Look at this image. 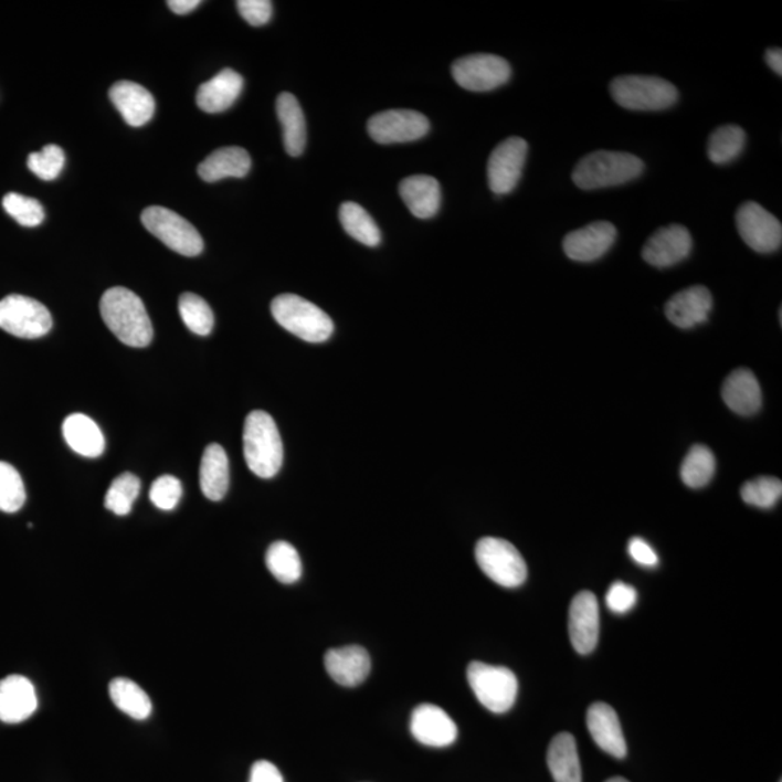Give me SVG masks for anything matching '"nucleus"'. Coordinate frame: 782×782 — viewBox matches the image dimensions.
<instances>
[{
    "label": "nucleus",
    "instance_id": "obj_1",
    "mask_svg": "<svg viewBox=\"0 0 782 782\" xmlns=\"http://www.w3.org/2000/svg\"><path fill=\"white\" fill-rule=\"evenodd\" d=\"M101 314L106 326L125 346L144 348L152 341L154 330L146 306L128 288H109L102 296Z\"/></svg>",
    "mask_w": 782,
    "mask_h": 782
},
{
    "label": "nucleus",
    "instance_id": "obj_2",
    "mask_svg": "<svg viewBox=\"0 0 782 782\" xmlns=\"http://www.w3.org/2000/svg\"><path fill=\"white\" fill-rule=\"evenodd\" d=\"M645 170V162L633 154L595 151L579 161L572 181L581 190H598L630 183Z\"/></svg>",
    "mask_w": 782,
    "mask_h": 782
},
{
    "label": "nucleus",
    "instance_id": "obj_3",
    "mask_svg": "<svg viewBox=\"0 0 782 782\" xmlns=\"http://www.w3.org/2000/svg\"><path fill=\"white\" fill-rule=\"evenodd\" d=\"M244 456L251 472L261 478H273L283 465V442L274 419L267 412L254 411L245 419Z\"/></svg>",
    "mask_w": 782,
    "mask_h": 782
},
{
    "label": "nucleus",
    "instance_id": "obj_4",
    "mask_svg": "<svg viewBox=\"0 0 782 782\" xmlns=\"http://www.w3.org/2000/svg\"><path fill=\"white\" fill-rule=\"evenodd\" d=\"M272 314L278 325L306 342H325L334 334L332 319L300 296H277L272 304Z\"/></svg>",
    "mask_w": 782,
    "mask_h": 782
},
{
    "label": "nucleus",
    "instance_id": "obj_5",
    "mask_svg": "<svg viewBox=\"0 0 782 782\" xmlns=\"http://www.w3.org/2000/svg\"><path fill=\"white\" fill-rule=\"evenodd\" d=\"M610 95L630 110H664L678 102L677 87L655 76H619L610 83Z\"/></svg>",
    "mask_w": 782,
    "mask_h": 782
},
{
    "label": "nucleus",
    "instance_id": "obj_6",
    "mask_svg": "<svg viewBox=\"0 0 782 782\" xmlns=\"http://www.w3.org/2000/svg\"><path fill=\"white\" fill-rule=\"evenodd\" d=\"M467 678L477 700L492 714L503 715L514 707L519 683L509 668L472 663L468 665Z\"/></svg>",
    "mask_w": 782,
    "mask_h": 782
},
{
    "label": "nucleus",
    "instance_id": "obj_7",
    "mask_svg": "<svg viewBox=\"0 0 782 782\" xmlns=\"http://www.w3.org/2000/svg\"><path fill=\"white\" fill-rule=\"evenodd\" d=\"M476 560L488 579L495 583L516 589L525 583L528 567L518 549L500 538L479 539L476 547Z\"/></svg>",
    "mask_w": 782,
    "mask_h": 782
},
{
    "label": "nucleus",
    "instance_id": "obj_8",
    "mask_svg": "<svg viewBox=\"0 0 782 782\" xmlns=\"http://www.w3.org/2000/svg\"><path fill=\"white\" fill-rule=\"evenodd\" d=\"M144 226L154 236L184 257H196L203 251V240L192 223L177 215L170 209L161 207L147 208L142 212Z\"/></svg>",
    "mask_w": 782,
    "mask_h": 782
},
{
    "label": "nucleus",
    "instance_id": "obj_9",
    "mask_svg": "<svg viewBox=\"0 0 782 782\" xmlns=\"http://www.w3.org/2000/svg\"><path fill=\"white\" fill-rule=\"evenodd\" d=\"M53 328L49 309L39 300L11 295L0 300V329L23 339L44 337Z\"/></svg>",
    "mask_w": 782,
    "mask_h": 782
},
{
    "label": "nucleus",
    "instance_id": "obj_10",
    "mask_svg": "<svg viewBox=\"0 0 782 782\" xmlns=\"http://www.w3.org/2000/svg\"><path fill=\"white\" fill-rule=\"evenodd\" d=\"M453 76L465 91L490 92L509 82L511 68L499 55L473 54L456 60Z\"/></svg>",
    "mask_w": 782,
    "mask_h": 782
},
{
    "label": "nucleus",
    "instance_id": "obj_11",
    "mask_svg": "<svg viewBox=\"0 0 782 782\" xmlns=\"http://www.w3.org/2000/svg\"><path fill=\"white\" fill-rule=\"evenodd\" d=\"M737 226L744 244L761 254L775 253L782 244V225L779 219L757 202L740 204Z\"/></svg>",
    "mask_w": 782,
    "mask_h": 782
},
{
    "label": "nucleus",
    "instance_id": "obj_12",
    "mask_svg": "<svg viewBox=\"0 0 782 782\" xmlns=\"http://www.w3.org/2000/svg\"><path fill=\"white\" fill-rule=\"evenodd\" d=\"M430 120L416 110L394 109L372 116L367 125L376 142L400 144L418 141L430 133Z\"/></svg>",
    "mask_w": 782,
    "mask_h": 782
},
{
    "label": "nucleus",
    "instance_id": "obj_13",
    "mask_svg": "<svg viewBox=\"0 0 782 782\" xmlns=\"http://www.w3.org/2000/svg\"><path fill=\"white\" fill-rule=\"evenodd\" d=\"M528 150V142L519 137L506 139L495 148L487 165L488 186L492 192L496 194L514 192L524 171Z\"/></svg>",
    "mask_w": 782,
    "mask_h": 782
},
{
    "label": "nucleus",
    "instance_id": "obj_14",
    "mask_svg": "<svg viewBox=\"0 0 782 782\" xmlns=\"http://www.w3.org/2000/svg\"><path fill=\"white\" fill-rule=\"evenodd\" d=\"M693 239L686 226L673 225L659 228L646 241L642 258L658 268L673 267L690 255Z\"/></svg>",
    "mask_w": 782,
    "mask_h": 782
},
{
    "label": "nucleus",
    "instance_id": "obj_15",
    "mask_svg": "<svg viewBox=\"0 0 782 782\" xmlns=\"http://www.w3.org/2000/svg\"><path fill=\"white\" fill-rule=\"evenodd\" d=\"M571 644L581 655L595 649L600 635V609L598 598L591 591H581L571 602L568 616Z\"/></svg>",
    "mask_w": 782,
    "mask_h": 782
},
{
    "label": "nucleus",
    "instance_id": "obj_16",
    "mask_svg": "<svg viewBox=\"0 0 782 782\" xmlns=\"http://www.w3.org/2000/svg\"><path fill=\"white\" fill-rule=\"evenodd\" d=\"M617 231L613 223L606 221L589 223L580 230L566 235L562 249L568 258L591 263L602 258L616 241Z\"/></svg>",
    "mask_w": 782,
    "mask_h": 782
},
{
    "label": "nucleus",
    "instance_id": "obj_17",
    "mask_svg": "<svg viewBox=\"0 0 782 782\" xmlns=\"http://www.w3.org/2000/svg\"><path fill=\"white\" fill-rule=\"evenodd\" d=\"M411 732L419 743L446 748L458 737V728L445 710L435 705H421L413 710Z\"/></svg>",
    "mask_w": 782,
    "mask_h": 782
},
{
    "label": "nucleus",
    "instance_id": "obj_18",
    "mask_svg": "<svg viewBox=\"0 0 782 782\" xmlns=\"http://www.w3.org/2000/svg\"><path fill=\"white\" fill-rule=\"evenodd\" d=\"M39 709L35 687L22 675H9L0 681V720L17 725Z\"/></svg>",
    "mask_w": 782,
    "mask_h": 782
},
{
    "label": "nucleus",
    "instance_id": "obj_19",
    "mask_svg": "<svg viewBox=\"0 0 782 782\" xmlns=\"http://www.w3.org/2000/svg\"><path fill=\"white\" fill-rule=\"evenodd\" d=\"M586 728L600 749L617 760L626 757L627 747L621 720L606 702H594L586 711Z\"/></svg>",
    "mask_w": 782,
    "mask_h": 782
},
{
    "label": "nucleus",
    "instance_id": "obj_20",
    "mask_svg": "<svg viewBox=\"0 0 782 782\" xmlns=\"http://www.w3.org/2000/svg\"><path fill=\"white\" fill-rule=\"evenodd\" d=\"M711 307H714V297L709 288L691 286L668 300L665 305V315L677 328L690 329L706 323Z\"/></svg>",
    "mask_w": 782,
    "mask_h": 782
},
{
    "label": "nucleus",
    "instance_id": "obj_21",
    "mask_svg": "<svg viewBox=\"0 0 782 782\" xmlns=\"http://www.w3.org/2000/svg\"><path fill=\"white\" fill-rule=\"evenodd\" d=\"M325 668L339 686L357 687L369 677L371 659L362 646H344L326 652Z\"/></svg>",
    "mask_w": 782,
    "mask_h": 782
},
{
    "label": "nucleus",
    "instance_id": "obj_22",
    "mask_svg": "<svg viewBox=\"0 0 782 782\" xmlns=\"http://www.w3.org/2000/svg\"><path fill=\"white\" fill-rule=\"evenodd\" d=\"M109 97L115 108L130 127H142L156 114V101L146 87L134 82H118L110 87Z\"/></svg>",
    "mask_w": 782,
    "mask_h": 782
},
{
    "label": "nucleus",
    "instance_id": "obj_23",
    "mask_svg": "<svg viewBox=\"0 0 782 782\" xmlns=\"http://www.w3.org/2000/svg\"><path fill=\"white\" fill-rule=\"evenodd\" d=\"M242 87H244V78L241 74L232 68H223L215 77L199 87L196 102L203 112L219 114L235 104Z\"/></svg>",
    "mask_w": 782,
    "mask_h": 782
},
{
    "label": "nucleus",
    "instance_id": "obj_24",
    "mask_svg": "<svg viewBox=\"0 0 782 782\" xmlns=\"http://www.w3.org/2000/svg\"><path fill=\"white\" fill-rule=\"evenodd\" d=\"M726 406L742 416H751L762 406V391L752 371L739 369L726 379L721 389Z\"/></svg>",
    "mask_w": 782,
    "mask_h": 782
},
{
    "label": "nucleus",
    "instance_id": "obj_25",
    "mask_svg": "<svg viewBox=\"0 0 782 782\" xmlns=\"http://www.w3.org/2000/svg\"><path fill=\"white\" fill-rule=\"evenodd\" d=\"M400 196L412 215L434 218L441 207V186L431 176H412L400 183Z\"/></svg>",
    "mask_w": 782,
    "mask_h": 782
},
{
    "label": "nucleus",
    "instance_id": "obj_26",
    "mask_svg": "<svg viewBox=\"0 0 782 782\" xmlns=\"http://www.w3.org/2000/svg\"><path fill=\"white\" fill-rule=\"evenodd\" d=\"M64 440L70 448L86 458H97L104 454L105 437L101 427L86 414H70L63 423Z\"/></svg>",
    "mask_w": 782,
    "mask_h": 782
},
{
    "label": "nucleus",
    "instance_id": "obj_27",
    "mask_svg": "<svg viewBox=\"0 0 782 782\" xmlns=\"http://www.w3.org/2000/svg\"><path fill=\"white\" fill-rule=\"evenodd\" d=\"M251 157L249 151L241 147L219 148L215 152L207 158L199 166V176L208 183L226 179V177H236L242 179L250 173Z\"/></svg>",
    "mask_w": 782,
    "mask_h": 782
},
{
    "label": "nucleus",
    "instance_id": "obj_28",
    "mask_svg": "<svg viewBox=\"0 0 782 782\" xmlns=\"http://www.w3.org/2000/svg\"><path fill=\"white\" fill-rule=\"evenodd\" d=\"M230 487V461L221 445L212 444L204 450L200 464V488L209 500L219 501Z\"/></svg>",
    "mask_w": 782,
    "mask_h": 782
},
{
    "label": "nucleus",
    "instance_id": "obj_29",
    "mask_svg": "<svg viewBox=\"0 0 782 782\" xmlns=\"http://www.w3.org/2000/svg\"><path fill=\"white\" fill-rule=\"evenodd\" d=\"M277 115L283 128L284 148L292 157L305 151L307 130L304 110L292 93H282L277 99Z\"/></svg>",
    "mask_w": 782,
    "mask_h": 782
},
{
    "label": "nucleus",
    "instance_id": "obj_30",
    "mask_svg": "<svg viewBox=\"0 0 782 782\" xmlns=\"http://www.w3.org/2000/svg\"><path fill=\"white\" fill-rule=\"evenodd\" d=\"M548 768L556 782H583L575 738L560 733L548 748Z\"/></svg>",
    "mask_w": 782,
    "mask_h": 782
},
{
    "label": "nucleus",
    "instance_id": "obj_31",
    "mask_svg": "<svg viewBox=\"0 0 782 782\" xmlns=\"http://www.w3.org/2000/svg\"><path fill=\"white\" fill-rule=\"evenodd\" d=\"M109 696L120 711L135 720H146L151 715L150 697L133 679L115 678L109 684Z\"/></svg>",
    "mask_w": 782,
    "mask_h": 782
},
{
    "label": "nucleus",
    "instance_id": "obj_32",
    "mask_svg": "<svg viewBox=\"0 0 782 782\" xmlns=\"http://www.w3.org/2000/svg\"><path fill=\"white\" fill-rule=\"evenodd\" d=\"M339 219L349 236L369 246H377L381 242V232L374 219L360 204L353 202L342 203L339 209Z\"/></svg>",
    "mask_w": 782,
    "mask_h": 782
},
{
    "label": "nucleus",
    "instance_id": "obj_33",
    "mask_svg": "<svg viewBox=\"0 0 782 782\" xmlns=\"http://www.w3.org/2000/svg\"><path fill=\"white\" fill-rule=\"evenodd\" d=\"M265 564L274 579L283 584H293L300 580L302 560L293 545L284 541L274 542L265 553Z\"/></svg>",
    "mask_w": 782,
    "mask_h": 782
},
{
    "label": "nucleus",
    "instance_id": "obj_34",
    "mask_svg": "<svg viewBox=\"0 0 782 782\" xmlns=\"http://www.w3.org/2000/svg\"><path fill=\"white\" fill-rule=\"evenodd\" d=\"M747 134L738 125H725L710 135L707 156L715 165H728L743 151Z\"/></svg>",
    "mask_w": 782,
    "mask_h": 782
},
{
    "label": "nucleus",
    "instance_id": "obj_35",
    "mask_svg": "<svg viewBox=\"0 0 782 782\" xmlns=\"http://www.w3.org/2000/svg\"><path fill=\"white\" fill-rule=\"evenodd\" d=\"M716 473V458L710 448L705 445H695L681 465V479L686 486L701 488L707 486Z\"/></svg>",
    "mask_w": 782,
    "mask_h": 782
},
{
    "label": "nucleus",
    "instance_id": "obj_36",
    "mask_svg": "<svg viewBox=\"0 0 782 782\" xmlns=\"http://www.w3.org/2000/svg\"><path fill=\"white\" fill-rule=\"evenodd\" d=\"M179 311L184 325L193 334L207 337L212 332L215 316H213L211 306L202 297L194 295V293H184L179 299Z\"/></svg>",
    "mask_w": 782,
    "mask_h": 782
},
{
    "label": "nucleus",
    "instance_id": "obj_37",
    "mask_svg": "<svg viewBox=\"0 0 782 782\" xmlns=\"http://www.w3.org/2000/svg\"><path fill=\"white\" fill-rule=\"evenodd\" d=\"M141 490V482L134 474L125 473L114 479L105 497L106 509L116 516H127Z\"/></svg>",
    "mask_w": 782,
    "mask_h": 782
},
{
    "label": "nucleus",
    "instance_id": "obj_38",
    "mask_svg": "<svg viewBox=\"0 0 782 782\" xmlns=\"http://www.w3.org/2000/svg\"><path fill=\"white\" fill-rule=\"evenodd\" d=\"M27 492L20 473L11 464L0 461V510L15 514L25 505Z\"/></svg>",
    "mask_w": 782,
    "mask_h": 782
},
{
    "label": "nucleus",
    "instance_id": "obj_39",
    "mask_svg": "<svg viewBox=\"0 0 782 782\" xmlns=\"http://www.w3.org/2000/svg\"><path fill=\"white\" fill-rule=\"evenodd\" d=\"M740 496L748 505L760 507V509H771L781 499V479L775 477L751 479L740 488Z\"/></svg>",
    "mask_w": 782,
    "mask_h": 782
},
{
    "label": "nucleus",
    "instance_id": "obj_40",
    "mask_svg": "<svg viewBox=\"0 0 782 782\" xmlns=\"http://www.w3.org/2000/svg\"><path fill=\"white\" fill-rule=\"evenodd\" d=\"M3 209L9 216L15 219L22 226H39L43 223L45 212L43 204L36 199L27 198L18 193H8L3 198Z\"/></svg>",
    "mask_w": 782,
    "mask_h": 782
},
{
    "label": "nucleus",
    "instance_id": "obj_41",
    "mask_svg": "<svg viewBox=\"0 0 782 782\" xmlns=\"http://www.w3.org/2000/svg\"><path fill=\"white\" fill-rule=\"evenodd\" d=\"M65 156L62 148L50 144L43 151L32 152L28 157V169L41 180H55L64 169Z\"/></svg>",
    "mask_w": 782,
    "mask_h": 782
},
{
    "label": "nucleus",
    "instance_id": "obj_42",
    "mask_svg": "<svg viewBox=\"0 0 782 782\" xmlns=\"http://www.w3.org/2000/svg\"><path fill=\"white\" fill-rule=\"evenodd\" d=\"M183 495L180 479L173 476H162L152 483L150 500L161 510H173Z\"/></svg>",
    "mask_w": 782,
    "mask_h": 782
},
{
    "label": "nucleus",
    "instance_id": "obj_43",
    "mask_svg": "<svg viewBox=\"0 0 782 782\" xmlns=\"http://www.w3.org/2000/svg\"><path fill=\"white\" fill-rule=\"evenodd\" d=\"M636 602V590L630 584L622 583V581H616L607 591L606 604L613 613H627L635 607Z\"/></svg>",
    "mask_w": 782,
    "mask_h": 782
},
{
    "label": "nucleus",
    "instance_id": "obj_44",
    "mask_svg": "<svg viewBox=\"0 0 782 782\" xmlns=\"http://www.w3.org/2000/svg\"><path fill=\"white\" fill-rule=\"evenodd\" d=\"M236 7L250 25L263 27L272 20L273 3L270 0H240Z\"/></svg>",
    "mask_w": 782,
    "mask_h": 782
},
{
    "label": "nucleus",
    "instance_id": "obj_45",
    "mask_svg": "<svg viewBox=\"0 0 782 782\" xmlns=\"http://www.w3.org/2000/svg\"><path fill=\"white\" fill-rule=\"evenodd\" d=\"M627 552H630L632 560L640 566H658L659 558L656 556L654 548L642 538H632L630 545H627Z\"/></svg>",
    "mask_w": 782,
    "mask_h": 782
},
{
    "label": "nucleus",
    "instance_id": "obj_46",
    "mask_svg": "<svg viewBox=\"0 0 782 782\" xmlns=\"http://www.w3.org/2000/svg\"><path fill=\"white\" fill-rule=\"evenodd\" d=\"M250 782H284L282 772L268 761L255 762L251 768Z\"/></svg>",
    "mask_w": 782,
    "mask_h": 782
},
{
    "label": "nucleus",
    "instance_id": "obj_47",
    "mask_svg": "<svg viewBox=\"0 0 782 782\" xmlns=\"http://www.w3.org/2000/svg\"><path fill=\"white\" fill-rule=\"evenodd\" d=\"M167 4L177 15H188L199 7L200 0H170Z\"/></svg>",
    "mask_w": 782,
    "mask_h": 782
},
{
    "label": "nucleus",
    "instance_id": "obj_48",
    "mask_svg": "<svg viewBox=\"0 0 782 782\" xmlns=\"http://www.w3.org/2000/svg\"><path fill=\"white\" fill-rule=\"evenodd\" d=\"M765 60H767L768 65H770V67L772 70H774V72L776 74H779V76H781V74H782V51H781V49L767 50Z\"/></svg>",
    "mask_w": 782,
    "mask_h": 782
},
{
    "label": "nucleus",
    "instance_id": "obj_49",
    "mask_svg": "<svg viewBox=\"0 0 782 782\" xmlns=\"http://www.w3.org/2000/svg\"><path fill=\"white\" fill-rule=\"evenodd\" d=\"M606 782H630V781L622 779V776H614V779H610Z\"/></svg>",
    "mask_w": 782,
    "mask_h": 782
}]
</instances>
